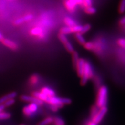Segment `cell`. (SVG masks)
Returning a JSON list of instances; mask_svg holds the SVG:
<instances>
[{
    "instance_id": "1",
    "label": "cell",
    "mask_w": 125,
    "mask_h": 125,
    "mask_svg": "<svg viewBox=\"0 0 125 125\" xmlns=\"http://www.w3.org/2000/svg\"><path fill=\"white\" fill-rule=\"evenodd\" d=\"M108 97V89L105 85H101L98 88L96 98V105L99 108L107 107Z\"/></svg>"
},
{
    "instance_id": "2",
    "label": "cell",
    "mask_w": 125,
    "mask_h": 125,
    "mask_svg": "<svg viewBox=\"0 0 125 125\" xmlns=\"http://www.w3.org/2000/svg\"><path fill=\"white\" fill-rule=\"evenodd\" d=\"M94 76V70L92 64L89 61L86 60L84 67L83 73L81 78V83L82 85H85L89 80L92 79Z\"/></svg>"
},
{
    "instance_id": "3",
    "label": "cell",
    "mask_w": 125,
    "mask_h": 125,
    "mask_svg": "<svg viewBox=\"0 0 125 125\" xmlns=\"http://www.w3.org/2000/svg\"><path fill=\"white\" fill-rule=\"evenodd\" d=\"M107 111L108 108L107 107L100 108L98 112L96 114V115L93 118L91 119V120L94 123H96V124H99V123L101 122L103 119L104 118V117H105L106 114L107 113Z\"/></svg>"
},
{
    "instance_id": "4",
    "label": "cell",
    "mask_w": 125,
    "mask_h": 125,
    "mask_svg": "<svg viewBox=\"0 0 125 125\" xmlns=\"http://www.w3.org/2000/svg\"><path fill=\"white\" fill-rule=\"evenodd\" d=\"M86 60L83 58H79V60L76 62L74 68L76 70V74L79 77H82L83 73L84 67H85Z\"/></svg>"
},
{
    "instance_id": "5",
    "label": "cell",
    "mask_w": 125,
    "mask_h": 125,
    "mask_svg": "<svg viewBox=\"0 0 125 125\" xmlns=\"http://www.w3.org/2000/svg\"><path fill=\"white\" fill-rule=\"evenodd\" d=\"M20 100L29 103H34L37 104L38 106H42L43 104L42 101L40 100L38 98L32 96H28V95H22L20 96Z\"/></svg>"
},
{
    "instance_id": "6",
    "label": "cell",
    "mask_w": 125,
    "mask_h": 125,
    "mask_svg": "<svg viewBox=\"0 0 125 125\" xmlns=\"http://www.w3.org/2000/svg\"><path fill=\"white\" fill-rule=\"evenodd\" d=\"M40 91L49 98L55 96L56 95V93L55 91H54V90L51 87L47 86H43L42 87Z\"/></svg>"
},
{
    "instance_id": "7",
    "label": "cell",
    "mask_w": 125,
    "mask_h": 125,
    "mask_svg": "<svg viewBox=\"0 0 125 125\" xmlns=\"http://www.w3.org/2000/svg\"><path fill=\"white\" fill-rule=\"evenodd\" d=\"M2 42L5 46L8 47L9 49L13 50V51H16L18 49V45H17V43L14 42L11 40H8V39H3Z\"/></svg>"
},
{
    "instance_id": "8",
    "label": "cell",
    "mask_w": 125,
    "mask_h": 125,
    "mask_svg": "<svg viewBox=\"0 0 125 125\" xmlns=\"http://www.w3.org/2000/svg\"><path fill=\"white\" fill-rule=\"evenodd\" d=\"M31 96L35 97L38 98L40 100L42 101L43 103H47L49 97H48L45 94H43L42 93H41L40 91H34L32 92V95Z\"/></svg>"
},
{
    "instance_id": "9",
    "label": "cell",
    "mask_w": 125,
    "mask_h": 125,
    "mask_svg": "<svg viewBox=\"0 0 125 125\" xmlns=\"http://www.w3.org/2000/svg\"><path fill=\"white\" fill-rule=\"evenodd\" d=\"M18 94L16 92H11V93H8V94L5 95V96L2 97L0 98V104H4V103L8 100L9 99H12V98H15L17 96Z\"/></svg>"
},
{
    "instance_id": "10",
    "label": "cell",
    "mask_w": 125,
    "mask_h": 125,
    "mask_svg": "<svg viewBox=\"0 0 125 125\" xmlns=\"http://www.w3.org/2000/svg\"><path fill=\"white\" fill-rule=\"evenodd\" d=\"M77 5L76 0H68L65 2V7L70 12L74 11L75 7Z\"/></svg>"
},
{
    "instance_id": "11",
    "label": "cell",
    "mask_w": 125,
    "mask_h": 125,
    "mask_svg": "<svg viewBox=\"0 0 125 125\" xmlns=\"http://www.w3.org/2000/svg\"><path fill=\"white\" fill-rule=\"evenodd\" d=\"M33 18L32 15H27L24 16V17H22V18H20L16 20L15 21V24L16 25H19L20 24H22L23 23L25 22V21H29V20H31Z\"/></svg>"
},
{
    "instance_id": "12",
    "label": "cell",
    "mask_w": 125,
    "mask_h": 125,
    "mask_svg": "<svg viewBox=\"0 0 125 125\" xmlns=\"http://www.w3.org/2000/svg\"><path fill=\"white\" fill-rule=\"evenodd\" d=\"M40 77L37 74H33L29 78V82L30 85L34 86L37 85L40 82Z\"/></svg>"
},
{
    "instance_id": "13",
    "label": "cell",
    "mask_w": 125,
    "mask_h": 125,
    "mask_svg": "<svg viewBox=\"0 0 125 125\" xmlns=\"http://www.w3.org/2000/svg\"><path fill=\"white\" fill-rule=\"evenodd\" d=\"M53 125H65V122L64 120L62 119V117L56 116L53 117Z\"/></svg>"
},
{
    "instance_id": "14",
    "label": "cell",
    "mask_w": 125,
    "mask_h": 125,
    "mask_svg": "<svg viewBox=\"0 0 125 125\" xmlns=\"http://www.w3.org/2000/svg\"><path fill=\"white\" fill-rule=\"evenodd\" d=\"M53 117L52 116H47L43 119L42 121L40 122L37 125H51L53 122Z\"/></svg>"
},
{
    "instance_id": "15",
    "label": "cell",
    "mask_w": 125,
    "mask_h": 125,
    "mask_svg": "<svg viewBox=\"0 0 125 125\" xmlns=\"http://www.w3.org/2000/svg\"><path fill=\"white\" fill-rule=\"evenodd\" d=\"M75 38L76 41L79 44L81 45H83L86 42L85 39L84 38L83 36V34H81L80 32H78V33H75Z\"/></svg>"
},
{
    "instance_id": "16",
    "label": "cell",
    "mask_w": 125,
    "mask_h": 125,
    "mask_svg": "<svg viewBox=\"0 0 125 125\" xmlns=\"http://www.w3.org/2000/svg\"><path fill=\"white\" fill-rule=\"evenodd\" d=\"M27 106L29 107L30 111L31 113L33 114V115L37 112V111L38 109L39 106L37 104H35V103H30Z\"/></svg>"
},
{
    "instance_id": "17",
    "label": "cell",
    "mask_w": 125,
    "mask_h": 125,
    "mask_svg": "<svg viewBox=\"0 0 125 125\" xmlns=\"http://www.w3.org/2000/svg\"><path fill=\"white\" fill-rule=\"evenodd\" d=\"M63 45L65 48V49L67 50V51L68 52L70 53H72L74 51V48L73 47V45H72V43L70 42L69 41H68L65 42L64 43H63Z\"/></svg>"
},
{
    "instance_id": "18",
    "label": "cell",
    "mask_w": 125,
    "mask_h": 125,
    "mask_svg": "<svg viewBox=\"0 0 125 125\" xmlns=\"http://www.w3.org/2000/svg\"><path fill=\"white\" fill-rule=\"evenodd\" d=\"M64 21V23L67 25V26H68V27H73L75 25H76L75 21L70 17H65Z\"/></svg>"
},
{
    "instance_id": "19",
    "label": "cell",
    "mask_w": 125,
    "mask_h": 125,
    "mask_svg": "<svg viewBox=\"0 0 125 125\" xmlns=\"http://www.w3.org/2000/svg\"><path fill=\"white\" fill-rule=\"evenodd\" d=\"M72 62H73V64L74 65V67L75 66L76 62L79 60V54H78V53L76 51H74L73 53H72Z\"/></svg>"
},
{
    "instance_id": "20",
    "label": "cell",
    "mask_w": 125,
    "mask_h": 125,
    "mask_svg": "<svg viewBox=\"0 0 125 125\" xmlns=\"http://www.w3.org/2000/svg\"><path fill=\"white\" fill-rule=\"evenodd\" d=\"M83 46L87 51H93L95 49V45L92 42H86L85 44L83 45Z\"/></svg>"
},
{
    "instance_id": "21",
    "label": "cell",
    "mask_w": 125,
    "mask_h": 125,
    "mask_svg": "<svg viewBox=\"0 0 125 125\" xmlns=\"http://www.w3.org/2000/svg\"><path fill=\"white\" fill-rule=\"evenodd\" d=\"M60 33L64 34V35H67V34H72V29L71 27H68V26H66V27H63L60 30Z\"/></svg>"
},
{
    "instance_id": "22",
    "label": "cell",
    "mask_w": 125,
    "mask_h": 125,
    "mask_svg": "<svg viewBox=\"0 0 125 125\" xmlns=\"http://www.w3.org/2000/svg\"><path fill=\"white\" fill-rule=\"evenodd\" d=\"M98 109H99V108H98L96 104L93 105L91 107V108L90 109V118L92 119L94 116L96 115L97 112H98Z\"/></svg>"
},
{
    "instance_id": "23",
    "label": "cell",
    "mask_w": 125,
    "mask_h": 125,
    "mask_svg": "<svg viewBox=\"0 0 125 125\" xmlns=\"http://www.w3.org/2000/svg\"><path fill=\"white\" fill-rule=\"evenodd\" d=\"M85 12L89 15H93V14L96 13L97 10L94 7L90 6V7H86L85 8Z\"/></svg>"
},
{
    "instance_id": "24",
    "label": "cell",
    "mask_w": 125,
    "mask_h": 125,
    "mask_svg": "<svg viewBox=\"0 0 125 125\" xmlns=\"http://www.w3.org/2000/svg\"><path fill=\"white\" fill-rule=\"evenodd\" d=\"M23 114H24V116H26L27 117H31L33 115V114L31 113L30 111V109L27 105L25 106V107H23Z\"/></svg>"
},
{
    "instance_id": "25",
    "label": "cell",
    "mask_w": 125,
    "mask_h": 125,
    "mask_svg": "<svg viewBox=\"0 0 125 125\" xmlns=\"http://www.w3.org/2000/svg\"><path fill=\"white\" fill-rule=\"evenodd\" d=\"M119 12L122 14L125 12V0H121L119 6Z\"/></svg>"
},
{
    "instance_id": "26",
    "label": "cell",
    "mask_w": 125,
    "mask_h": 125,
    "mask_svg": "<svg viewBox=\"0 0 125 125\" xmlns=\"http://www.w3.org/2000/svg\"><path fill=\"white\" fill-rule=\"evenodd\" d=\"M90 29H91V26H90V24H86L84 25L83 26H82V30H81L80 33L82 34H86L87 32H88V31L90 30Z\"/></svg>"
},
{
    "instance_id": "27",
    "label": "cell",
    "mask_w": 125,
    "mask_h": 125,
    "mask_svg": "<svg viewBox=\"0 0 125 125\" xmlns=\"http://www.w3.org/2000/svg\"><path fill=\"white\" fill-rule=\"evenodd\" d=\"M82 26L81 25H75V26L71 27L72 32L73 33H78V32H80L81 30H82Z\"/></svg>"
},
{
    "instance_id": "28",
    "label": "cell",
    "mask_w": 125,
    "mask_h": 125,
    "mask_svg": "<svg viewBox=\"0 0 125 125\" xmlns=\"http://www.w3.org/2000/svg\"><path fill=\"white\" fill-rule=\"evenodd\" d=\"M10 116H11V115L8 112H0V120L8 119L10 118Z\"/></svg>"
},
{
    "instance_id": "29",
    "label": "cell",
    "mask_w": 125,
    "mask_h": 125,
    "mask_svg": "<svg viewBox=\"0 0 125 125\" xmlns=\"http://www.w3.org/2000/svg\"><path fill=\"white\" fill-rule=\"evenodd\" d=\"M62 102L64 105H70L72 103V100L69 98L62 97Z\"/></svg>"
},
{
    "instance_id": "30",
    "label": "cell",
    "mask_w": 125,
    "mask_h": 125,
    "mask_svg": "<svg viewBox=\"0 0 125 125\" xmlns=\"http://www.w3.org/2000/svg\"><path fill=\"white\" fill-rule=\"evenodd\" d=\"M15 103V100H14V98H12V99H9L7 101H5V102L4 103V105L5 106V107H10V106L12 105Z\"/></svg>"
},
{
    "instance_id": "31",
    "label": "cell",
    "mask_w": 125,
    "mask_h": 125,
    "mask_svg": "<svg viewBox=\"0 0 125 125\" xmlns=\"http://www.w3.org/2000/svg\"><path fill=\"white\" fill-rule=\"evenodd\" d=\"M118 44L123 49H125V39L119 38L118 40Z\"/></svg>"
},
{
    "instance_id": "32",
    "label": "cell",
    "mask_w": 125,
    "mask_h": 125,
    "mask_svg": "<svg viewBox=\"0 0 125 125\" xmlns=\"http://www.w3.org/2000/svg\"><path fill=\"white\" fill-rule=\"evenodd\" d=\"M83 5L85 7H90L92 5V0H83Z\"/></svg>"
},
{
    "instance_id": "33",
    "label": "cell",
    "mask_w": 125,
    "mask_h": 125,
    "mask_svg": "<svg viewBox=\"0 0 125 125\" xmlns=\"http://www.w3.org/2000/svg\"><path fill=\"white\" fill-rule=\"evenodd\" d=\"M41 29H34L31 30V33L33 34V35H37L41 34Z\"/></svg>"
},
{
    "instance_id": "34",
    "label": "cell",
    "mask_w": 125,
    "mask_h": 125,
    "mask_svg": "<svg viewBox=\"0 0 125 125\" xmlns=\"http://www.w3.org/2000/svg\"><path fill=\"white\" fill-rule=\"evenodd\" d=\"M49 107H50V109H51V110L53 112H57L59 110V108L54 105H49Z\"/></svg>"
},
{
    "instance_id": "35",
    "label": "cell",
    "mask_w": 125,
    "mask_h": 125,
    "mask_svg": "<svg viewBox=\"0 0 125 125\" xmlns=\"http://www.w3.org/2000/svg\"><path fill=\"white\" fill-rule=\"evenodd\" d=\"M5 108V106L4 105V104H0V112H2L4 111Z\"/></svg>"
},
{
    "instance_id": "36",
    "label": "cell",
    "mask_w": 125,
    "mask_h": 125,
    "mask_svg": "<svg viewBox=\"0 0 125 125\" xmlns=\"http://www.w3.org/2000/svg\"><path fill=\"white\" fill-rule=\"evenodd\" d=\"M86 125H98L92 121V120H90V121H89L88 122H87Z\"/></svg>"
},
{
    "instance_id": "37",
    "label": "cell",
    "mask_w": 125,
    "mask_h": 125,
    "mask_svg": "<svg viewBox=\"0 0 125 125\" xmlns=\"http://www.w3.org/2000/svg\"><path fill=\"white\" fill-rule=\"evenodd\" d=\"M119 23L121 25H124L125 24V16L122 19L119 21Z\"/></svg>"
},
{
    "instance_id": "38",
    "label": "cell",
    "mask_w": 125,
    "mask_h": 125,
    "mask_svg": "<svg viewBox=\"0 0 125 125\" xmlns=\"http://www.w3.org/2000/svg\"><path fill=\"white\" fill-rule=\"evenodd\" d=\"M3 39H4V38H3L2 34L0 33V41H2V40H3Z\"/></svg>"
},
{
    "instance_id": "39",
    "label": "cell",
    "mask_w": 125,
    "mask_h": 125,
    "mask_svg": "<svg viewBox=\"0 0 125 125\" xmlns=\"http://www.w3.org/2000/svg\"><path fill=\"white\" fill-rule=\"evenodd\" d=\"M23 125V124H22V125Z\"/></svg>"
}]
</instances>
